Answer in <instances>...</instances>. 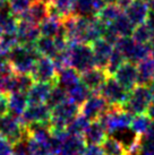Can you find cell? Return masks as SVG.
<instances>
[{
    "label": "cell",
    "mask_w": 154,
    "mask_h": 155,
    "mask_svg": "<svg viewBox=\"0 0 154 155\" xmlns=\"http://www.w3.org/2000/svg\"><path fill=\"white\" fill-rule=\"evenodd\" d=\"M45 17H48V5L43 4L38 0H34L28 10L18 18L33 24H40Z\"/></svg>",
    "instance_id": "obj_23"
},
{
    "label": "cell",
    "mask_w": 154,
    "mask_h": 155,
    "mask_svg": "<svg viewBox=\"0 0 154 155\" xmlns=\"http://www.w3.org/2000/svg\"><path fill=\"white\" fill-rule=\"evenodd\" d=\"M149 6H150V12L154 13V0H149Z\"/></svg>",
    "instance_id": "obj_47"
},
{
    "label": "cell",
    "mask_w": 154,
    "mask_h": 155,
    "mask_svg": "<svg viewBox=\"0 0 154 155\" xmlns=\"http://www.w3.org/2000/svg\"><path fill=\"white\" fill-rule=\"evenodd\" d=\"M9 112V95L8 93L0 92V118L8 114Z\"/></svg>",
    "instance_id": "obj_41"
},
{
    "label": "cell",
    "mask_w": 154,
    "mask_h": 155,
    "mask_svg": "<svg viewBox=\"0 0 154 155\" xmlns=\"http://www.w3.org/2000/svg\"><path fill=\"white\" fill-rule=\"evenodd\" d=\"M125 14L128 16L134 25H139L146 21L150 14V6L147 0H133V2L125 9Z\"/></svg>",
    "instance_id": "obj_16"
},
{
    "label": "cell",
    "mask_w": 154,
    "mask_h": 155,
    "mask_svg": "<svg viewBox=\"0 0 154 155\" xmlns=\"http://www.w3.org/2000/svg\"><path fill=\"white\" fill-rule=\"evenodd\" d=\"M151 119L150 117L147 116L146 113H141V114H135L133 117V120H132V124H130V129L135 131L137 135H144L146 133L147 128L150 127L151 124Z\"/></svg>",
    "instance_id": "obj_34"
},
{
    "label": "cell",
    "mask_w": 154,
    "mask_h": 155,
    "mask_svg": "<svg viewBox=\"0 0 154 155\" xmlns=\"http://www.w3.org/2000/svg\"><path fill=\"white\" fill-rule=\"evenodd\" d=\"M69 65L76 69L78 73H84L89 69L96 67L94 53L91 44L86 43H69L68 47Z\"/></svg>",
    "instance_id": "obj_3"
},
{
    "label": "cell",
    "mask_w": 154,
    "mask_h": 155,
    "mask_svg": "<svg viewBox=\"0 0 154 155\" xmlns=\"http://www.w3.org/2000/svg\"><path fill=\"white\" fill-rule=\"evenodd\" d=\"M115 47L122 52L126 60L133 64H138L152 53V48L149 43H138L132 36H121L117 41Z\"/></svg>",
    "instance_id": "obj_6"
},
{
    "label": "cell",
    "mask_w": 154,
    "mask_h": 155,
    "mask_svg": "<svg viewBox=\"0 0 154 155\" xmlns=\"http://www.w3.org/2000/svg\"><path fill=\"white\" fill-rule=\"evenodd\" d=\"M26 142H27L26 146L28 148L31 155H55L52 153L48 142H41L30 137L27 138Z\"/></svg>",
    "instance_id": "obj_32"
},
{
    "label": "cell",
    "mask_w": 154,
    "mask_h": 155,
    "mask_svg": "<svg viewBox=\"0 0 154 155\" xmlns=\"http://www.w3.org/2000/svg\"><path fill=\"white\" fill-rule=\"evenodd\" d=\"M66 100H68V92H67V90L56 83L51 88V91H50V94L48 96V100L45 103L52 109L57 107L58 104L65 102Z\"/></svg>",
    "instance_id": "obj_31"
},
{
    "label": "cell",
    "mask_w": 154,
    "mask_h": 155,
    "mask_svg": "<svg viewBox=\"0 0 154 155\" xmlns=\"http://www.w3.org/2000/svg\"><path fill=\"white\" fill-rule=\"evenodd\" d=\"M67 92H68V99L70 100V101L75 102L76 104H78L79 107H81L82 104L87 100V97L92 94V92H91L82 82L76 84V85L73 86L72 88H69Z\"/></svg>",
    "instance_id": "obj_30"
},
{
    "label": "cell",
    "mask_w": 154,
    "mask_h": 155,
    "mask_svg": "<svg viewBox=\"0 0 154 155\" xmlns=\"http://www.w3.org/2000/svg\"><path fill=\"white\" fill-rule=\"evenodd\" d=\"M138 155H154V139L145 138L141 136L139 148L137 152Z\"/></svg>",
    "instance_id": "obj_39"
},
{
    "label": "cell",
    "mask_w": 154,
    "mask_h": 155,
    "mask_svg": "<svg viewBox=\"0 0 154 155\" xmlns=\"http://www.w3.org/2000/svg\"><path fill=\"white\" fill-rule=\"evenodd\" d=\"M58 70L55 62L49 57H38L36 60L35 67L32 71V77L35 82H47V83H57Z\"/></svg>",
    "instance_id": "obj_10"
},
{
    "label": "cell",
    "mask_w": 154,
    "mask_h": 155,
    "mask_svg": "<svg viewBox=\"0 0 154 155\" xmlns=\"http://www.w3.org/2000/svg\"><path fill=\"white\" fill-rule=\"evenodd\" d=\"M28 105L26 93H12L9 95V111L12 114L17 117H22Z\"/></svg>",
    "instance_id": "obj_26"
},
{
    "label": "cell",
    "mask_w": 154,
    "mask_h": 155,
    "mask_svg": "<svg viewBox=\"0 0 154 155\" xmlns=\"http://www.w3.org/2000/svg\"><path fill=\"white\" fill-rule=\"evenodd\" d=\"M78 83H81V74L78 73L76 69H74L73 67L69 66V67H66V68L58 71L57 84L65 87L67 91L75 86Z\"/></svg>",
    "instance_id": "obj_24"
},
{
    "label": "cell",
    "mask_w": 154,
    "mask_h": 155,
    "mask_svg": "<svg viewBox=\"0 0 154 155\" xmlns=\"http://www.w3.org/2000/svg\"><path fill=\"white\" fill-rule=\"evenodd\" d=\"M91 47L93 49V53H94L95 66L105 69L108 61H109V58H110L112 50H113V45L101 38V39L94 41L93 43L91 44Z\"/></svg>",
    "instance_id": "obj_18"
},
{
    "label": "cell",
    "mask_w": 154,
    "mask_h": 155,
    "mask_svg": "<svg viewBox=\"0 0 154 155\" xmlns=\"http://www.w3.org/2000/svg\"><path fill=\"white\" fill-rule=\"evenodd\" d=\"M78 113H79V105L69 99L52 108L51 118H50L51 133L66 131L68 124Z\"/></svg>",
    "instance_id": "obj_2"
},
{
    "label": "cell",
    "mask_w": 154,
    "mask_h": 155,
    "mask_svg": "<svg viewBox=\"0 0 154 155\" xmlns=\"http://www.w3.org/2000/svg\"><path fill=\"white\" fill-rule=\"evenodd\" d=\"M116 1L117 0H104L105 4H116Z\"/></svg>",
    "instance_id": "obj_49"
},
{
    "label": "cell",
    "mask_w": 154,
    "mask_h": 155,
    "mask_svg": "<svg viewBox=\"0 0 154 155\" xmlns=\"http://www.w3.org/2000/svg\"><path fill=\"white\" fill-rule=\"evenodd\" d=\"M113 77L122 85L127 91L133 90L138 84V71H137V65L130 61L124 62L120 68L116 71Z\"/></svg>",
    "instance_id": "obj_12"
},
{
    "label": "cell",
    "mask_w": 154,
    "mask_h": 155,
    "mask_svg": "<svg viewBox=\"0 0 154 155\" xmlns=\"http://www.w3.org/2000/svg\"><path fill=\"white\" fill-rule=\"evenodd\" d=\"M51 111L52 109L48 104H30L21 118L25 126L32 122H48L51 118Z\"/></svg>",
    "instance_id": "obj_13"
},
{
    "label": "cell",
    "mask_w": 154,
    "mask_h": 155,
    "mask_svg": "<svg viewBox=\"0 0 154 155\" xmlns=\"http://www.w3.org/2000/svg\"><path fill=\"white\" fill-rule=\"evenodd\" d=\"M0 136H4L16 145L25 142L28 138L26 126L21 117L14 114H6L0 118Z\"/></svg>",
    "instance_id": "obj_5"
},
{
    "label": "cell",
    "mask_w": 154,
    "mask_h": 155,
    "mask_svg": "<svg viewBox=\"0 0 154 155\" xmlns=\"http://www.w3.org/2000/svg\"><path fill=\"white\" fill-rule=\"evenodd\" d=\"M14 146L15 147H14L13 155H31L30 152H28V148L26 146V140L18 143Z\"/></svg>",
    "instance_id": "obj_43"
},
{
    "label": "cell",
    "mask_w": 154,
    "mask_h": 155,
    "mask_svg": "<svg viewBox=\"0 0 154 155\" xmlns=\"http://www.w3.org/2000/svg\"><path fill=\"white\" fill-rule=\"evenodd\" d=\"M16 35H17L18 44H24V45H34L38 39L41 36L38 26L24 19H21L18 22Z\"/></svg>",
    "instance_id": "obj_15"
},
{
    "label": "cell",
    "mask_w": 154,
    "mask_h": 155,
    "mask_svg": "<svg viewBox=\"0 0 154 155\" xmlns=\"http://www.w3.org/2000/svg\"><path fill=\"white\" fill-rule=\"evenodd\" d=\"M104 5V0H74L73 13L81 16L93 17Z\"/></svg>",
    "instance_id": "obj_20"
},
{
    "label": "cell",
    "mask_w": 154,
    "mask_h": 155,
    "mask_svg": "<svg viewBox=\"0 0 154 155\" xmlns=\"http://www.w3.org/2000/svg\"><path fill=\"white\" fill-rule=\"evenodd\" d=\"M109 109V104L100 93H92L84 103L79 107L82 113L90 121L99 120Z\"/></svg>",
    "instance_id": "obj_9"
},
{
    "label": "cell",
    "mask_w": 154,
    "mask_h": 155,
    "mask_svg": "<svg viewBox=\"0 0 154 155\" xmlns=\"http://www.w3.org/2000/svg\"><path fill=\"white\" fill-rule=\"evenodd\" d=\"M149 45L152 48V50H154V31L152 32V35H151V39L149 41Z\"/></svg>",
    "instance_id": "obj_46"
},
{
    "label": "cell",
    "mask_w": 154,
    "mask_h": 155,
    "mask_svg": "<svg viewBox=\"0 0 154 155\" xmlns=\"http://www.w3.org/2000/svg\"><path fill=\"white\" fill-rule=\"evenodd\" d=\"M126 58L125 56L122 54V52L118 50L116 47H113V50H112V53L110 58H109V61H108V65H107V68L105 70L108 71V74L112 76L113 74L118 70V68L121 67V65L126 62Z\"/></svg>",
    "instance_id": "obj_35"
},
{
    "label": "cell",
    "mask_w": 154,
    "mask_h": 155,
    "mask_svg": "<svg viewBox=\"0 0 154 155\" xmlns=\"http://www.w3.org/2000/svg\"><path fill=\"white\" fill-rule=\"evenodd\" d=\"M40 34L48 38H56L60 34H65L64 24L61 19L48 16L40 23Z\"/></svg>",
    "instance_id": "obj_22"
},
{
    "label": "cell",
    "mask_w": 154,
    "mask_h": 155,
    "mask_svg": "<svg viewBox=\"0 0 154 155\" xmlns=\"http://www.w3.org/2000/svg\"><path fill=\"white\" fill-rule=\"evenodd\" d=\"M110 24L112 25V27L115 28L116 32L118 33V35H119L120 38L121 36H132L133 35L135 25L132 23V21L128 18V16L125 14V12H122Z\"/></svg>",
    "instance_id": "obj_27"
},
{
    "label": "cell",
    "mask_w": 154,
    "mask_h": 155,
    "mask_svg": "<svg viewBox=\"0 0 154 155\" xmlns=\"http://www.w3.org/2000/svg\"><path fill=\"white\" fill-rule=\"evenodd\" d=\"M146 114L150 117L151 120H154V97L152 100V102L150 103V105H149L147 110H146Z\"/></svg>",
    "instance_id": "obj_45"
},
{
    "label": "cell",
    "mask_w": 154,
    "mask_h": 155,
    "mask_svg": "<svg viewBox=\"0 0 154 155\" xmlns=\"http://www.w3.org/2000/svg\"><path fill=\"white\" fill-rule=\"evenodd\" d=\"M89 124H90V120L86 119L82 113H78L73 120L68 124V126H67V133L83 136V134L85 133Z\"/></svg>",
    "instance_id": "obj_33"
},
{
    "label": "cell",
    "mask_w": 154,
    "mask_h": 155,
    "mask_svg": "<svg viewBox=\"0 0 154 155\" xmlns=\"http://www.w3.org/2000/svg\"><path fill=\"white\" fill-rule=\"evenodd\" d=\"M38 59V52L35 45L17 44L10 50L9 64L14 73L16 74H32Z\"/></svg>",
    "instance_id": "obj_1"
},
{
    "label": "cell",
    "mask_w": 154,
    "mask_h": 155,
    "mask_svg": "<svg viewBox=\"0 0 154 155\" xmlns=\"http://www.w3.org/2000/svg\"><path fill=\"white\" fill-rule=\"evenodd\" d=\"M132 2H133V0H117L116 1V4L118 5L122 10H125Z\"/></svg>",
    "instance_id": "obj_44"
},
{
    "label": "cell",
    "mask_w": 154,
    "mask_h": 155,
    "mask_svg": "<svg viewBox=\"0 0 154 155\" xmlns=\"http://www.w3.org/2000/svg\"><path fill=\"white\" fill-rule=\"evenodd\" d=\"M107 136V130L100 120L90 121L85 133L83 134L86 144H96V145H101Z\"/></svg>",
    "instance_id": "obj_19"
},
{
    "label": "cell",
    "mask_w": 154,
    "mask_h": 155,
    "mask_svg": "<svg viewBox=\"0 0 154 155\" xmlns=\"http://www.w3.org/2000/svg\"><path fill=\"white\" fill-rule=\"evenodd\" d=\"M134 114L122 107H110L99 120L102 122L108 134H115L130 127Z\"/></svg>",
    "instance_id": "obj_4"
},
{
    "label": "cell",
    "mask_w": 154,
    "mask_h": 155,
    "mask_svg": "<svg viewBox=\"0 0 154 155\" xmlns=\"http://www.w3.org/2000/svg\"><path fill=\"white\" fill-rule=\"evenodd\" d=\"M7 1H8L12 13L15 16L21 17L23 14H25L28 10L34 0H7Z\"/></svg>",
    "instance_id": "obj_37"
},
{
    "label": "cell",
    "mask_w": 154,
    "mask_h": 155,
    "mask_svg": "<svg viewBox=\"0 0 154 155\" xmlns=\"http://www.w3.org/2000/svg\"><path fill=\"white\" fill-rule=\"evenodd\" d=\"M38 1H41V2H43V4L45 5H50L52 2V0H38Z\"/></svg>",
    "instance_id": "obj_48"
},
{
    "label": "cell",
    "mask_w": 154,
    "mask_h": 155,
    "mask_svg": "<svg viewBox=\"0 0 154 155\" xmlns=\"http://www.w3.org/2000/svg\"><path fill=\"white\" fill-rule=\"evenodd\" d=\"M98 93L105 99L110 107H122L127 101L129 91H127L113 76H109Z\"/></svg>",
    "instance_id": "obj_8"
},
{
    "label": "cell",
    "mask_w": 154,
    "mask_h": 155,
    "mask_svg": "<svg viewBox=\"0 0 154 155\" xmlns=\"http://www.w3.org/2000/svg\"><path fill=\"white\" fill-rule=\"evenodd\" d=\"M104 155H129L122 144L115 136H107L101 144Z\"/></svg>",
    "instance_id": "obj_28"
},
{
    "label": "cell",
    "mask_w": 154,
    "mask_h": 155,
    "mask_svg": "<svg viewBox=\"0 0 154 155\" xmlns=\"http://www.w3.org/2000/svg\"><path fill=\"white\" fill-rule=\"evenodd\" d=\"M51 4L55 5L57 8L59 9L60 13L65 16V18L70 14H73L74 0H52Z\"/></svg>",
    "instance_id": "obj_38"
},
{
    "label": "cell",
    "mask_w": 154,
    "mask_h": 155,
    "mask_svg": "<svg viewBox=\"0 0 154 155\" xmlns=\"http://www.w3.org/2000/svg\"><path fill=\"white\" fill-rule=\"evenodd\" d=\"M147 1H149V0H147Z\"/></svg>",
    "instance_id": "obj_51"
},
{
    "label": "cell",
    "mask_w": 154,
    "mask_h": 155,
    "mask_svg": "<svg viewBox=\"0 0 154 155\" xmlns=\"http://www.w3.org/2000/svg\"><path fill=\"white\" fill-rule=\"evenodd\" d=\"M152 82H153V83H154V78H153V81H152Z\"/></svg>",
    "instance_id": "obj_50"
},
{
    "label": "cell",
    "mask_w": 154,
    "mask_h": 155,
    "mask_svg": "<svg viewBox=\"0 0 154 155\" xmlns=\"http://www.w3.org/2000/svg\"><path fill=\"white\" fill-rule=\"evenodd\" d=\"M152 100H153V95L151 93L150 87L147 85L137 84L133 90L129 91L127 101L124 104V109H126L134 116L146 113V110L152 102Z\"/></svg>",
    "instance_id": "obj_7"
},
{
    "label": "cell",
    "mask_w": 154,
    "mask_h": 155,
    "mask_svg": "<svg viewBox=\"0 0 154 155\" xmlns=\"http://www.w3.org/2000/svg\"><path fill=\"white\" fill-rule=\"evenodd\" d=\"M109 76L110 75L108 74L105 69L100 68V67H93L84 73H81V82L92 93H98Z\"/></svg>",
    "instance_id": "obj_11"
},
{
    "label": "cell",
    "mask_w": 154,
    "mask_h": 155,
    "mask_svg": "<svg viewBox=\"0 0 154 155\" xmlns=\"http://www.w3.org/2000/svg\"><path fill=\"white\" fill-rule=\"evenodd\" d=\"M83 155H104L101 145L96 144H87Z\"/></svg>",
    "instance_id": "obj_42"
},
{
    "label": "cell",
    "mask_w": 154,
    "mask_h": 155,
    "mask_svg": "<svg viewBox=\"0 0 154 155\" xmlns=\"http://www.w3.org/2000/svg\"><path fill=\"white\" fill-rule=\"evenodd\" d=\"M56 83L47 82H34L33 85L27 91L26 96L28 104H38L47 102L48 96L50 94V91Z\"/></svg>",
    "instance_id": "obj_17"
},
{
    "label": "cell",
    "mask_w": 154,
    "mask_h": 155,
    "mask_svg": "<svg viewBox=\"0 0 154 155\" xmlns=\"http://www.w3.org/2000/svg\"><path fill=\"white\" fill-rule=\"evenodd\" d=\"M124 10L120 8L117 4H105L102 8L99 10L95 17L105 24H110L119 16Z\"/></svg>",
    "instance_id": "obj_29"
},
{
    "label": "cell",
    "mask_w": 154,
    "mask_h": 155,
    "mask_svg": "<svg viewBox=\"0 0 154 155\" xmlns=\"http://www.w3.org/2000/svg\"><path fill=\"white\" fill-rule=\"evenodd\" d=\"M14 144L4 136H0V155H13Z\"/></svg>",
    "instance_id": "obj_40"
},
{
    "label": "cell",
    "mask_w": 154,
    "mask_h": 155,
    "mask_svg": "<svg viewBox=\"0 0 154 155\" xmlns=\"http://www.w3.org/2000/svg\"><path fill=\"white\" fill-rule=\"evenodd\" d=\"M138 84L149 85L154 78V50L149 57L137 64Z\"/></svg>",
    "instance_id": "obj_21"
},
{
    "label": "cell",
    "mask_w": 154,
    "mask_h": 155,
    "mask_svg": "<svg viewBox=\"0 0 154 155\" xmlns=\"http://www.w3.org/2000/svg\"><path fill=\"white\" fill-rule=\"evenodd\" d=\"M86 145L83 136L67 133L62 138L58 155H83Z\"/></svg>",
    "instance_id": "obj_14"
},
{
    "label": "cell",
    "mask_w": 154,
    "mask_h": 155,
    "mask_svg": "<svg viewBox=\"0 0 154 155\" xmlns=\"http://www.w3.org/2000/svg\"><path fill=\"white\" fill-rule=\"evenodd\" d=\"M35 49L38 52V54L44 57H49L53 59L57 56V53L59 52V49L57 47L56 40L55 38H48L41 35L35 42Z\"/></svg>",
    "instance_id": "obj_25"
},
{
    "label": "cell",
    "mask_w": 154,
    "mask_h": 155,
    "mask_svg": "<svg viewBox=\"0 0 154 155\" xmlns=\"http://www.w3.org/2000/svg\"><path fill=\"white\" fill-rule=\"evenodd\" d=\"M151 35H152V30L150 28V26L144 22L139 25L135 26L132 38L138 43H149Z\"/></svg>",
    "instance_id": "obj_36"
}]
</instances>
